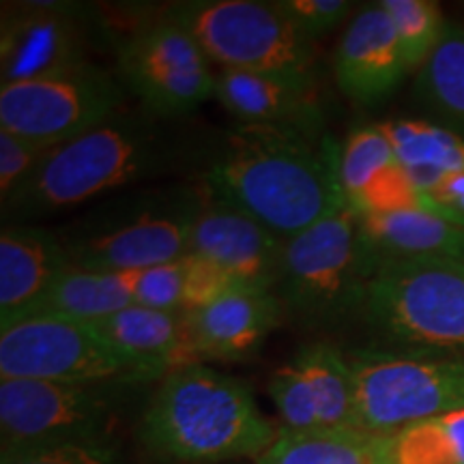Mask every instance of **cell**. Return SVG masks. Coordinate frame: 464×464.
<instances>
[{
	"label": "cell",
	"mask_w": 464,
	"mask_h": 464,
	"mask_svg": "<svg viewBox=\"0 0 464 464\" xmlns=\"http://www.w3.org/2000/svg\"><path fill=\"white\" fill-rule=\"evenodd\" d=\"M402 158L417 188L464 224V138L439 123H420L406 133Z\"/></svg>",
	"instance_id": "603a6c76"
},
{
	"label": "cell",
	"mask_w": 464,
	"mask_h": 464,
	"mask_svg": "<svg viewBox=\"0 0 464 464\" xmlns=\"http://www.w3.org/2000/svg\"><path fill=\"white\" fill-rule=\"evenodd\" d=\"M216 100L237 123L284 125L324 133L316 84L271 73L219 69Z\"/></svg>",
	"instance_id": "d6986e66"
},
{
	"label": "cell",
	"mask_w": 464,
	"mask_h": 464,
	"mask_svg": "<svg viewBox=\"0 0 464 464\" xmlns=\"http://www.w3.org/2000/svg\"><path fill=\"white\" fill-rule=\"evenodd\" d=\"M415 95L439 125L464 138V26L448 22L430 61L417 72Z\"/></svg>",
	"instance_id": "484cf974"
},
{
	"label": "cell",
	"mask_w": 464,
	"mask_h": 464,
	"mask_svg": "<svg viewBox=\"0 0 464 464\" xmlns=\"http://www.w3.org/2000/svg\"><path fill=\"white\" fill-rule=\"evenodd\" d=\"M48 150L52 149L45 144L28 140L0 127V198H3L0 202L3 205L24 185Z\"/></svg>",
	"instance_id": "4dcf8cb0"
},
{
	"label": "cell",
	"mask_w": 464,
	"mask_h": 464,
	"mask_svg": "<svg viewBox=\"0 0 464 464\" xmlns=\"http://www.w3.org/2000/svg\"><path fill=\"white\" fill-rule=\"evenodd\" d=\"M95 9L78 3H11L0 22V84L28 82L92 63Z\"/></svg>",
	"instance_id": "4fadbf2b"
},
{
	"label": "cell",
	"mask_w": 464,
	"mask_h": 464,
	"mask_svg": "<svg viewBox=\"0 0 464 464\" xmlns=\"http://www.w3.org/2000/svg\"><path fill=\"white\" fill-rule=\"evenodd\" d=\"M0 464H125V460L114 440L108 439L54 445Z\"/></svg>",
	"instance_id": "836d02e7"
},
{
	"label": "cell",
	"mask_w": 464,
	"mask_h": 464,
	"mask_svg": "<svg viewBox=\"0 0 464 464\" xmlns=\"http://www.w3.org/2000/svg\"><path fill=\"white\" fill-rule=\"evenodd\" d=\"M125 103L119 75L86 63L28 82L0 84V127L54 149L106 123Z\"/></svg>",
	"instance_id": "7c38bea8"
},
{
	"label": "cell",
	"mask_w": 464,
	"mask_h": 464,
	"mask_svg": "<svg viewBox=\"0 0 464 464\" xmlns=\"http://www.w3.org/2000/svg\"><path fill=\"white\" fill-rule=\"evenodd\" d=\"M69 265L58 232L31 224L5 226L0 232V329L33 314Z\"/></svg>",
	"instance_id": "ac0fdd59"
},
{
	"label": "cell",
	"mask_w": 464,
	"mask_h": 464,
	"mask_svg": "<svg viewBox=\"0 0 464 464\" xmlns=\"http://www.w3.org/2000/svg\"><path fill=\"white\" fill-rule=\"evenodd\" d=\"M252 464H258V462H252Z\"/></svg>",
	"instance_id": "e575fe53"
},
{
	"label": "cell",
	"mask_w": 464,
	"mask_h": 464,
	"mask_svg": "<svg viewBox=\"0 0 464 464\" xmlns=\"http://www.w3.org/2000/svg\"><path fill=\"white\" fill-rule=\"evenodd\" d=\"M0 379L153 382L140 365L110 344L92 323L45 312L0 329Z\"/></svg>",
	"instance_id": "8fae6325"
},
{
	"label": "cell",
	"mask_w": 464,
	"mask_h": 464,
	"mask_svg": "<svg viewBox=\"0 0 464 464\" xmlns=\"http://www.w3.org/2000/svg\"><path fill=\"white\" fill-rule=\"evenodd\" d=\"M133 305L185 312V256L136 274Z\"/></svg>",
	"instance_id": "f546056e"
},
{
	"label": "cell",
	"mask_w": 464,
	"mask_h": 464,
	"mask_svg": "<svg viewBox=\"0 0 464 464\" xmlns=\"http://www.w3.org/2000/svg\"><path fill=\"white\" fill-rule=\"evenodd\" d=\"M116 69L127 95L160 121H181L216 97V73L196 39L161 9L112 34Z\"/></svg>",
	"instance_id": "30bf717a"
},
{
	"label": "cell",
	"mask_w": 464,
	"mask_h": 464,
	"mask_svg": "<svg viewBox=\"0 0 464 464\" xmlns=\"http://www.w3.org/2000/svg\"><path fill=\"white\" fill-rule=\"evenodd\" d=\"M284 241L263 222L205 191L189 232L188 254L216 263L241 288L276 293Z\"/></svg>",
	"instance_id": "5bb4252c"
},
{
	"label": "cell",
	"mask_w": 464,
	"mask_h": 464,
	"mask_svg": "<svg viewBox=\"0 0 464 464\" xmlns=\"http://www.w3.org/2000/svg\"><path fill=\"white\" fill-rule=\"evenodd\" d=\"M357 382V428L398 432L464 411V357L357 348L346 353Z\"/></svg>",
	"instance_id": "9c48e42d"
},
{
	"label": "cell",
	"mask_w": 464,
	"mask_h": 464,
	"mask_svg": "<svg viewBox=\"0 0 464 464\" xmlns=\"http://www.w3.org/2000/svg\"><path fill=\"white\" fill-rule=\"evenodd\" d=\"M357 318L402 353L464 357V258L381 263Z\"/></svg>",
	"instance_id": "5b68a950"
},
{
	"label": "cell",
	"mask_w": 464,
	"mask_h": 464,
	"mask_svg": "<svg viewBox=\"0 0 464 464\" xmlns=\"http://www.w3.org/2000/svg\"><path fill=\"white\" fill-rule=\"evenodd\" d=\"M258 464H396V432H372L357 426L312 430L280 428Z\"/></svg>",
	"instance_id": "7402d4cb"
},
{
	"label": "cell",
	"mask_w": 464,
	"mask_h": 464,
	"mask_svg": "<svg viewBox=\"0 0 464 464\" xmlns=\"http://www.w3.org/2000/svg\"><path fill=\"white\" fill-rule=\"evenodd\" d=\"M392 17L406 72H420L443 39L448 20L432 0H381Z\"/></svg>",
	"instance_id": "83f0119b"
},
{
	"label": "cell",
	"mask_w": 464,
	"mask_h": 464,
	"mask_svg": "<svg viewBox=\"0 0 464 464\" xmlns=\"http://www.w3.org/2000/svg\"><path fill=\"white\" fill-rule=\"evenodd\" d=\"M269 396L286 430H312L321 428L314 393L310 390L305 374L290 359L280 365L269 379Z\"/></svg>",
	"instance_id": "f1b7e54d"
},
{
	"label": "cell",
	"mask_w": 464,
	"mask_h": 464,
	"mask_svg": "<svg viewBox=\"0 0 464 464\" xmlns=\"http://www.w3.org/2000/svg\"><path fill=\"white\" fill-rule=\"evenodd\" d=\"M359 226L376 269L381 263L398 258H464V226L426 208L359 216Z\"/></svg>",
	"instance_id": "44dd1931"
},
{
	"label": "cell",
	"mask_w": 464,
	"mask_h": 464,
	"mask_svg": "<svg viewBox=\"0 0 464 464\" xmlns=\"http://www.w3.org/2000/svg\"><path fill=\"white\" fill-rule=\"evenodd\" d=\"M136 274L138 271H100L69 265L52 284L33 314L45 312L97 323L133 305Z\"/></svg>",
	"instance_id": "cb8c5ba5"
},
{
	"label": "cell",
	"mask_w": 464,
	"mask_h": 464,
	"mask_svg": "<svg viewBox=\"0 0 464 464\" xmlns=\"http://www.w3.org/2000/svg\"><path fill=\"white\" fill-rule=\"evenodd\" d=\"M340 188L357 216L426 208L451 218L417 188L381 125L359 127L340 144Z\"/></svg>",
	"instance_id": "9a60e30c"
},
{
	"label": "cell",
	"mask_w": 464,
	"mask_h": 464,
	"mask_svg": "<svg viewBox=\"0 0 464 464\" xmlns=\"http://www.w3.org/2000/svg\"><path fill=\"white\" fill-rule=\"evenodd\" d=\"M338 89L357 106H379L409 75L396 28L381 3L363 7L348 22L334 56Z\"/></svg>",
	"instance_id": "2e32d148"
},
{
	"label": "cell",
	"mask_w": 464,
	"mask_h": 464,
	"mask_svg": "<svg viewBox=\"0 0 464 464\" xmlns=\"http://www.w3.org/2000/svg\"><path fill=\"white\" fill-rule=\"evenodd\" d=\"M138 387L0 379V462L54 445L112 439Z\"/></svg>",
	"instance_id": "ba28073f"
},
{
	"label": "cell",
	"mask_w": 464,
	"mask_h": 464,
	"mask_svg": "<svg viewBox=\"0 0 464 464\" xmlns=\"http://www.w3.org/2000/svg\"><path fill=\"white\" fill-rule=\"evenodd\" d=\"M164 14L196 39L211 65L316 84L314 42L276 3L183 0Z\"/></svg>",
	"instance_id": "52a82bcc"
},
{
	"label": "cell",
	"mask_w": 464,
	"mask_h": 464,
	"mask_svg": "<svg viewBox=\"0 0 464 464\" xmlns=\"http://www.w3.org/2000/svg\"><path fill=\"white\" fill-rule=\"evenodd\" d=\"M293 359L314 393L321 428L357 426V382L346 353L329 342H312Z\"/></svg>",
	"instance_id": "d4e9b609"
},
{
	"label": "cell",
	"mask_w": 464,
	"mask_h": 464,
	"mask_svg": "<svg viewBox=\"0 0 464 464\" xmlns=\"http://www.w3.org/2000/svg\"><path fill=\"white\" fill-rule=\"evenodd\" d=\"M396 464H464V411L398 430Z\"/></svg>",
	"instance_id": "4316f807"
},
{
	"label": "cell",
	"mask_w": 464,
	"mask_h": 464,
	"mask_svg": "<svg viewBox=\"0 0 464 464\" xmlns=\"http://www.w3.org/2000/svg\"><path fill=\"white\" fill-rule=\"evenodd\" d=\"M284 305L266 290H232L198 310L185 312L196 363L241 362L284 321Z\"/></svg>",
	"instance_id": "e0dca14e"
},
{
	"label": "cell",
	"mask_w": 464,
	"mask_h": 464,
	"mask_svg": "<svg viewBox=\"0 0 464 464\" xmlns=\"http://www.w3.org/2000/svg\"><path fill=\"white\" fill-rule=\"evenodd\" d=\"M277 432L241 379L189 363L168 372L150 393L136 439L153 464H222L256 460Z\"/></svg>",
	"instance_id": "3957f363"
},
{
	"label": "cell",
	"mask_w": 464,
	"mask_h": 464,
	"mask_svg": "<svg viewBox=\"0 0 464 464\" xmlns=\"http://www.w3.org/2000/svg\"><path fill=\"white\" fill-rule=\"evenodd\" d=\"M200 188L290 239L344 198L340 144L327 131L237 123L213 144Z\"/></svg>",
	"instance_id": "6da1fadb"
},
{
	"label": "cell",
	"mask_w": 464,
	"mask_h": 464,
	"mask_svg": "<svg viewBox=\"0 0 464 464\" xmlns=\"http://www.w3.org/2000/svg\"><path fill=\"white\" fill-rule=\"evenodd\" d=\"M276 7L305 34L310 42L324 37L351 15L348 0H276Z\"/></svg>",
	"instance_id": "1f68e13d"
},
{
	"label": "cell",
	"mask_w": 464,
	"mask_h": 464,
	"mask_svg": "<svg viewBox=\"0 0 464 464\" xmlns=\"http://www.w3.org/2000/svg\"><path fill=\"white\" fill-rule=\"evenodd\" d=\"M374 271L359 216L342 198L316 224L284 241L276 295L299 323L334 327L359 316Z\"/></svg>",
	"instance_id": "8992f818"
},
{
	"label": "cell",
	"mask_w": 464,
	"mask_h": 464,
	"mask_svg": "<svg viewBox=\"0 0 464 464\" xmlns=\"http://www.w3.org/2000/svg\"><path fill=\"white\" fill-rule=\"evenodd\" d=\"M232 290H246L211 260L185 254V312L198 310Z\"/></svg>",
	"instance_id": "d6a6232c"
},
{
	"label": "cell",
	"mask_w": 464,
	"mask_h": 464,
	"mask_svg": "<svg viewBox=\"0 0 464 464\" xmlns=\"http://www.w3.org/2000/svg\"><path fill=\"white\" fill-rule=\"evenodd\" d=\"M92 324L153 381H161L168 372L183 365L196 363L185 312L130 305Z\"/></svg>",
	"instance_id": "ffe728a7"
},
{
	"label": "cell",
	"mask_w": 464,
	"mask_h": 464,
	"mask_svg": "<svg viewBox=\"0 0 464 464\" xmlns=\"http://www.w3.org/2000/svg\"><path fill=\"white\" fill-rule=\"evenodd\" d=\"M202 198L200 185L121 191L56 232L73 266L144 271L188 254Z\"/></svg>",
	"instance_id": "277c9868"
},
{
	"label": "cell",
	"mask_w": 464,
	"mask_h": 464,
	"mask_svg": "<svg viewBox=\"0 0 464 464\" xmlns=\"http://www.w3.org/2000/svg\"><path fill=\"white\" fill-rule=\"evenodd\" d=\"M170 125L142 108H123L95 130L48 150L5 202L3 218L26 224L172 172L183 166L188 147Z\"/></svg>",
	"instance_id": "7a4b0ae2"
}]
</instances>
